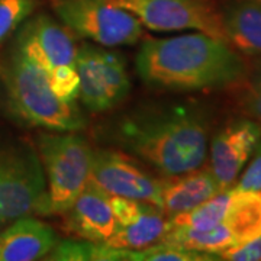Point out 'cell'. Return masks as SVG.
Returning <instances> with one entry per match:
<instances>
[{
    "instance_id": "obj_1",
    "label": "cell",
    "mask_w": 261,
    "mask_h": 261,
    "mask_svg": "<svg viewBox=\"0 0 261 261\" xmlns=\"http://www.w3.org/2000/svg\"><path fill=\"white\" fill-rule=\"evenodd\" d=\"M207 119L193 105L147 106L115 126L116 142L161 176L195 171L207 154Z\"/></svg>"
},
{
    "instance_id": "obj_2",
    "label": "cell",
    "mask_w": 261,
    "mask_h": 261,
    "mask_svg": "<svg viewBox=\"0 0 261 261\" xmlns=\"http://www.w3.org/2000/svg\"><path fill=\"white\" fill-rule=\"evenodd\" d=\"M137 73L152 89L193 92L240 82L245 64L229 44L203 32L149 38L135 60Z\"/></svg>"
},
{
    "instance_id": "obj_3",
    "label": "cell",
    "mask_w": 261,
    "mask_h": 261,
    "mask_svg": "<svg viewBox=\"0 0 261 261\" xmlns=\"http://www.w3.org/2000/svg\"><path fill=\"white\" fill-rule=\"evenodd\" d=\"M0 86L12 113L28 125L53 132H77L87 125L80 108L57 97L47 73L15 44L0 56Z\"/></svg>"
},
{
    "instance_id": "obj_4",
    "label": "cell",
    "mask_w": 261,
    "mask_h": 261,
    "mask_svg": "<svg viewBox=\"0 0 261 261\" xmlns=\"http://www.w3.org/2000/svg\"><path fill=\"white\" fill-rule=\"evenodd\" d=\"M93 151L75 132H53L38 137V154L47 180L49 214H65L90 178Z\"/></svg>"
},
{
    "instance_id": "obj_5",
    "label": "cell",
    "mask_w": 261,
    "mask_h": 261,
    "mask_svg": "<svg viewBox=\"0 0 261 261\" xmlns=\"http://www.w3.org/2000/svg\"><path fill=\"white\" fill-rule=\"evenodd\" d=\"M29 215H51L47 180L39 154L27 144L2 145L0 229Z\"/></svg>"
},
{
    "instance_id": "obj_6",
    "label": "cell",
    "mask_w": 261,
    "mask_h": 261,
    "mask_svg": "<svg viewBox=\"0 0 261 261\" xmlns=\"http://www.w3.org/2000/svg\"><path fill=\"white\" fill-rule=\"evenodd\" d=\"M60 22L71 34L103 47L134 45L142 25L130 12L112 0H49Z\"/></svg>"
},
{
    "instance_id": "obj_7",
    "label": "cell",
    "mask_w": 261,
    "mask_h": 261,
    "mask_svg": "<svg viewBox=\"0 0 261 261\" xmlns=\"http://www.w3.org/2000/svg\"><path fill=\"white\" fill-rule=\"evenodd\" d=\"M74 67L80 80L79 99L89 112L111 111L129 94L125 60L108 47L84 42L75 51Z\"/></svg>"
},
{
    "instance_id": "obj_8",
    "label": "cell",
    "mask_w": 261,
    "mask_h": 261,
    "mask_svg": "<svg viewBox=\"0 0 261 261\" xmlns=\"http://www.w3.org/2000/svg\"><path fill=\"white\" fill-rule=\"evenodd\" d=\"M112 3L130 12L151 31L195 29L225 41L222 13L206 0H112Z\"/></svg>"
},
{
    "instance_id": "obj_9",
    "label": "cell",
    "mask_w": 261,
    "mask_h": 261,
    "mask_svg": "<svg viewBox=\"0 0 261 261\" xmlns=\"http://www.w3.org/2000/svg\"><path fill=\"white\" fill-rule=\"evenodd\" d=\"M90 178L109 195L148 202L161 209L164 180L152 177L122 152L93 151Z\"/></svg>"
},
{
    "instance_id": "obj_10",
    "label": "cell",
    "mask_w": 261,
    "mask_h": 261,
    "mask_svg": "<svg viewBox=\"0 0 261 261\" xmlns=\"http://www.w3.org/2000/svg\"><path fill=\"white\" fill-rule=\"evenodd\" d=\"M13 44L45 73L58 65H74L77 47L71 32L44 13L27 19Z\"/></svg>"
},
{
    "instance_id": "obj_11",
    "label": "cell",
    "mask_w": 261,
    "mask_h": 261,
    "mask_svg": "<svg viewBox=\"0 0 261 261\" xmlns=\"http://www.w3.org/2000/svg\"><path fill=\"white\" fill-rule=\"evenodd\" d=\"M261 141V125L252 119L233 122L219 130L211 145V171L221 190L233 186Z\"/></svg>"
},
{
    "instance_id": "obj_12",
    "label": "cell",
    "mask_w": 261,
    "mask_h": 261,
    "mask_svg": "<svg viewBox=\"0 0 261 261\" xmlns=\"http://www.w3.org/2000/svg\"><path fill=\"white\" fill-rule=\"evenodd\" d=\"M111 195L92 178L65 212V228L77 238L103 244L112 237L118 224L109 203Z\"/></svg>"
},
{
    "instance_id": "obj_13",
    "label": "cell",
    "mask_w": 261,
    "mask_h": 261,
    "mask_svg": "<svg viewBox=\"0 0 261 261\" xmlns=\"http://www.w3.org/2000/svg\"><path fill=\"white\" fill-rule=\"evenodd\" d=\"M58 243L56 231L34 215L22 216L0 232V261L45 258Z\"/></svg>"
},
{
    "instance_id": "obj_14",
    "label": "cell",
    "mask_w": 261,
    "mask_h": 261,
    "mask_svg": "<svg viewBox=\"0 0 261 261\" xmlns=\"http://www.w3.org/2000/svg\"><path fill=\"white\" fill-rule=\"evenodd\" d=\"M221 187L211 168L167 177L161 190V211L170 216L183 214L218 195Z\"/></svg>"
},
{
    "instance_id": "obj_15",
    "label": "cell",
    "mask_w": 261,
    "mask_h": 261,
    "mask_svg": "<svg viewBox=\"0 0 261 261\" xmlns=\"http://www.w3.org/2000/svg\"><path fill=\"white\" fill-rule=\"evenodd\" d=\"M226 44L245 56L261 57V2L244 0L222 13Z\"/></svg>"
},
{
    "instance_id": "obj_16",
    "label": "cell",
    "mask_w": 261,
    "mask_h": 261,
    "mask_svg": "<svg viewBox=\"0 0 261 261\" xmlns=\"http://www.w3.org/2000/svg\"><path fill=\"white\" fill-rule=\"evenodd\" d=\"M167 229L168 219L164 212L155 205L144 202L140 216L130 224L118 226L112 237L103 244L113 248L140 250L159 243Z\"/></svg>"
},
{
    "instance_id": "obj_17",
    "label": "cell",
    "mask_w": 261,
    "mask_h": 261,
    "mask_svg": "<svg viewBox=\"0 0 261 261\" xmlns=\"http://www.w3.org/2000/svg\"><path fill=\"white\" fill-rule=\"evenodd\" d=\"M224 224L232 235L233 247L261 235V192L231 189Z\"/></svg>"
},
{
    "instance_id": "obj_18",
    "label": "cell",
    "mask_w": 261,
    "mask_h": 261,
    "mask_svg": "<svg viewBox=\"0 0 261 261\" xmlns=\"http://www.w3.org/2000/svg\"><path fill=\"white\" fill-rule=\"evenodd\" d=\"M160 241L177 244L193 251L215 255L216 260L219 252L233 247L232 235L224 224V221L209 229H189L173 226L168 228L167 232L163 235Z\"/></svg>"
},
{
    "instance_id": "obj_19",
    "label": "cell",
    "mask_w": 261,
    "mask_h": 261,
    "mask_svg": "<svg viewBox=\"0 0 261 261\" xmlns=\"http://www.w3.org/2000/svg\"><path fill=\"white\" fill-rule=\"evenodd\" d=\"M231 199V189L222 190L202 205L183 214L173 215L168 218V228L180 226L189 229H209L224 221L226 209Z\"/></svg>"
},
{
    "instance_id": "obj_20",
    "label": "cell",
    "mask_w": 261,
    "mask_h": 261,
    "mask_svg": "<svg viewBox=\"0 0 261 261\" xmlns=\"http://www.w3.org/2000/svg\"><path fill=\"white\" fill-rule=\"evenodd\" d=\"M216 260L215 255L193 251L177 244L159 241L140 250H128V261H203Z\"/></svg>"
},
{
    "instance_id": "obj_21",
    "label": "cell",
    "mask_w": 261,
    "mask_h": 261,
    "mask_svg": "<svg viewBox=\"0 0 261 261\" xmlns=\"http://www.w3.org/2000/svg\"><path fill=\"white\" fill-rule=\"evenodd\" d=\"M37 0H0V44L34 13Z\"/></svg>"
},
{
    "instance_id": "obj_22",
    "label": "cell",
    "mask_w": 261,
    "mask_h": 261,
    "mask_svg": "<svg viewBox=\"0 0 261 261\" xmlns=\"http://www.w3.org/2000/svg\"><path fill=\"white\" fill-rule=\"evenodd\" d=\"M100 244L87 240H64L58 241L47 255L54 261H99Z\"/></svg>"
},
{
    "instance_id": "obj_23",
    "label": "cell",
    "mask_w": 261,
    "mask_h": 261,
    "mask_svg": "<svg viewBox=\"0 0 261 261\" xmlns=\"http://www.w3.org/2000/svg\"><path fill=\"white\" fill-rule=\"evenodd\" d=\"M51 90L61 100L75 103L79 99L80 80L74 65H58L47 73Z\"/></svg>"
},
{
    "instance_id": "obj_24",
    "label": "cell",
    "mask_w": 261,
    "mask_h": 261,
    "mask_svg": "<svg viewBox=\"0 0 261 261\" xmlns=\"http://www.w3.org/2000/svg\"><path fill=\"white\" fill-rule=\"evenodd\" d=\"M109 203H111V209H112V214L118 226H123V225L134 222L141 215L142 206H144V202H141V200L113 195H111L109 197Z\"/></svg>"
},
{
    "instance_id": "obj_25",
    "label": "cell",
    "mask_w": 261,
    "mask_h": 261,
    "mask_svg": "<svg viewBox=\"0 0 261 261\" xmlns=\"http://www.w3.org/2000/svg\"><path fill=\"white\" fill-rule=\"evenodd\" d=\"M218 260L261 261V235L248 243L231 247L218 254Z\"/></svg>"
},
{
    "instance_id": "obj_26",
    "label": "cell",
    "mask_w": 261,
    "mask_h": 261,
    "mask_svg": "<svg viewBox=\"0 0 261 261\" xmlns=\"http://www.w3.org/2000/svg\"><path fill=\"white\" fill-rule=\"evenodd\" d=\"M250 166L244 171L235 189L248 190V192H261V141L254 149Z\"/></svg>"
},
{
    "instance_id": "obj_27",
    "label": "cell",
    "mask_w": 261,
    "mask_h": 261,
    "mask_svg": "<svg viewBox=\"0 0 261 261\" xmlns=\"http://www.w3.org/2000/svg\"><path fill=\"white\" fill-rule=\"evenodd\" d=\"M244 109L252 121L261 125V74L257 75L250 84L244 97Z\"/></svg>"
},
{
    "instance_id": "obj_28",
    "label": "cell",
    "mask_w": 261,
    "mask_h": 261,
    "mask_svg": "<svg viewBox=\"0 0 261 261\" xmlns=\"http://www.w3.org/2000/svg\"><path fill=\"white\" fill-rule=\"evenodd\" d=\"M257 2H261V0H257Z\"/></svg>"
}]
</instances>
